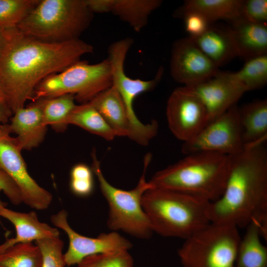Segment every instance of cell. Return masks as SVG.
I'll use <instances>...</instances> for the list:
<instances>
[{"instance_id": "1", "label": "cell", "mask_w": 267, "mask_h": 267, "mask_svg": "<svg viewBox=\"0 0 267 267\" xmlns=\"http://www.w3.org/2000/svg\"><path fill=\"white\" fill-rule=\"evenodd\" d=\"M93 52L92 45L80 39L50 43L26 35L17 27L4 29L0 84L13 114L32 100L34 89L44 79Z\"/></svg>"}, {"instance_id": "2", "label": "cell", "mask_w": 267, "mask_h": 267, "mask_svg": "<svg viewBox=\"0 0 267 267\" xmlns=\"http://www.w3.org/2000/svg\"><path fill=\"white\" fill-rule=\"evenodd\" d=\"M265 142L245 145L231 156L224 191L211 202V222L237 228L252 221L259 224L261 236L267 238V152Z\"/></svg>"}, {"instance_id": "3", "label": "cell", "mask_w": 267, "mask_h": 267, "mask_svg": "<svg viewBox=\"0 0 267 267\" xmlns=\"http://www.w3.org/2000/svg\"><path fill=\"white\" fill-rule=\"evenodd\" d=\"M231 160V156L216 153L186 155L156 172L148 181L153 187L179 191L213 202L224 191Z\"/></svg>"}, {"instance_id": "4", "label": "cell", "mask_w": 267, "mask_h": 267, "mask_svg": "<svg viewBox=\"0 0 267 267\" xmlns=\"http://www.w3.org/2000/svg\"><path fill=\"white\" fill-rule=\"evenodd\" d=\"M211 202L183 192L152 187L142 198V206L153 232L184 240L210 222Z\"/></svg>"}, {"instance_id": "5", "label": "cell", "mask_w": 267, "mask_h": 267, "mask_svg": "<svg viewBox=\"0 0 267 267\" xmlns=\"http://www.w3.org/2000/svg\"><path fill=\"white\" fill-rule=\"evenodd\" d=\"M93 16L86 0H40L16 27L36 39L61 43L79 39Z\"/></svg>"}, {"instance_id": "6", "label": "cell", "mask_w": 267, "mask_h": 267, "mask_svg": "<svg viewBox=\"0 0 267 267\" xmlns=\"http://www.w3.org/2000/svg\"><path fill=\"white\" fill-rule=\"evenodd\" d=\"M91 170L97 178L101 192L109 206L107 225L112 230H121L132 236L148 238L153 232L150 221L142 206L144 192L152 188L145 178L148 166L152 159L150 153L144 158V168L136 186L125 190L111 185L105 178L96 157L95 149L91 153Z\"/></svg>"}, {"instance_id": "7", "label": "cell", "mask_w": 267, "mask_h": 267, "mask_svg": "<svg viewBox=\"0 0 267 267\" xmlns=\"http://www.w3.org/2000/svg\"><path fill=\"white\" fill-rule=\"evenodd\" d=\"M111 86V69L107 58L95 64L80 60L41 81L34 90L32 100L70 94L83 104L90 102Z\"/></svg>"}, {"instance_id": "8", "label": "cell", "mask_w": 267, "mask_h": 267, "mask_svg": "<svg viewBox=\"0 0 267 267\" xmlns=\"http://www.w3.org/2000/svg\"><path fill=\"white\" fill-rule=\"evenodd\" d=\"M240 239L238 228L210 222L185 239L178 255L183 267H235Z\"/></svg>"}, {"instance_id": "9", "label": "cell", "mask_w": 267, "mask_h": 267, "mask_svg": "<svg viewBox=\"0 0 267 267\" xmlns=\"http://www.w3.org/2000/svg\"><path fill=\"white\" fill-rule=\"evenodd\" d=\"M244 147L239 107L236 104L209 123L193 138L183 142L181 151L186 155L212 152L233 156Z\"/></svg>"}, {"instance_id": "10", "label": "cell", "mask_w": 267, "mask_h": 267, "mask_svg": "<svg viewBox=\"0 0 267 267\" xmlns=\"http://www.w3.org/2000/svg\"><path fill=\"white\" fill-rule=\"evenodd\" d=\"M0 133V170L5 172L19 189L22 201L30 207L45 210L49 206L52 195L39 185L29 174L15 137L8 125H1Z\"/></svg>"}, {"instance_id": "11", "label": "cell", "mask_w": 267, "mask_h": 267, "mask_svg": "<svg viewBox=\"0 0 267 267\" xmlns=\"http://www.w3.org/2000/svg\"><path fill=\"white\" fill-rule=\"evenodd\" d=\"M166 114L170 131L183 142L193 138L209 124L203 103L185 86L178 87L171 93Z\"/></svg>"}, {"instance_id": "12", "label": "cell", "mask_w": 267, "mask_h": 267, "mask_svg": "<svg viewBox=\"0 0 267 267\" xmlns=\"http://www.w3.org/2000/svg\"><path fill=\"white\" fill-rule=\"evenodd\" d=\"M68 213L61 210L53 215L51 222L67 235L69 246L64 254L66 265L79 264L89 256L121 251H129L133 246L131 242L116 232L102 233L96 237L85 236L76 232L67 221Z\"/></svg>"}, {"instance_id": "13", "label": "cell", "mask_w": 267, "mask_h": 267, "mask_svg": "<svg viewBox=\"0 0 267 267\" xmlns=\"http://www.w3.org/2000/svg\"><path fill=\"white\" fill-rule=\"evenodd\" d=\"M134 43L131 38H125L112 43L108 49L112 79V86L120 94L124 103L128 118L134 119L136 115L134 102L139 94L153 89L161 80L164 68L161 66L154 78L149 80L133 79L127 76L124 70L127 55Z\"/></svg>"}, {"instance_id": "14", "label": "cell", "mask_w": 267, "mask_h": 267, "mask_svg": "<svg viewBox=\"0 0 267 267\" xmlns=\"http://www.w3.org/2000/svg\"><path fill=\"white\" fill-rule=\"evenodd\" d=\"M170 73L184 86L194 85L215 77L220 71L188 37L176 41L171 50Z\"/></svg>"}, {"instance_id": "15", "label": "cell", "mask_w": 267, "mask_h": 267, "mask_svg": "<svg viewBox=\"0 0 267 267\" xmlns=\"http://www.w3.org/2000/svg\"><path fill=\"white\" fill-rule=\"evenodd\" d=\"M185 87L196 94L203 103L208 114L209 123L236 105L246 92L242 87L221 71L214 77Z\"/></svg>"}, {"instance_id": "16", "label": "cell", "mask_w": 267, "mask_h": 267, "mask_svg": "<svg viewBox=\"0 0 267 267\" xmlns=\"http://www.w3.org/2000/svg\"><path fill=\"white\" fill-rule=\"evenodd\" d=\"M10 120L8 129L17 135L15 138L21 150L37 147L44 140L47 126L43 121L41 99L16 110Z\"/></svg>"}, {"instance_id": "17", "label": "cell", "mask_w": 267, "mask_h": 267, "mask_svg": "<svg viewBox=\"0 0 267 267\" xmlns=\"http://www.w3.org/2000/svg\"><path fill=\"white\" fill-rule=\"evenodd\" d=\"M0 217L11 222L16 230L15 237L7 239L0 245V253L17 243L32 242L44 238L59 236L58 229L41 222L35 211L22 213L2 207L0 208Z\"/></svg>"}, {"instance_id": "18", "label": "cell", "mask_w": 267, "mask_h": 267, "mask_svg": "<svg viewBox=\"0 0 267 267\" xmlns=\"http://www.w3.org/2000/svg\"><path fill=\"white\" fill-rule=\"evenodd\" d=\"M238 57L245 60L267 54V23L240 18L229 27Z\"/></svg>"}, {"instance_id": "19", "label": "cell", "mask_w": 267, "mask_h": 267, "mask_svg": "<svg viewBox=\"0 0 267 267\" xmlns=\"http://www.w3.org/2000/svg\"><path fill=\"white\" fill-rule=\"evenodd\" d=\"M189 37L218 68L238 56L229 27L210 24L202 34Z\"/></svg>"}, {"instance_id": "20", "label": "cell", "mask_w": 267, "mask_h": 267, "mask_svg": "<svg viewBox=\"0 0 267 267\" xmlns=\"http://www.w3.org/2000/svg\"><path fill=\"white\" fill-rule=\"evenodd\" d=\"M101 115L117 136H129L130 125L123 101L112 86L89 102Z\"/></svg>"}, {"instance_id": "21", "label": "cell", "mask_w": 267, "mask_h": 267, "mask_svg": "<svg viewBox=\"0 0 267 267\" xmlns=\"http://www.w3.org/2000/svg\"><path fill=\"white\" fill-rule=\"evenodd\" d=\"M242 0H188L177 10L176 17L188 12H195L204 16L209 23L226 20L232 23L241 17Z\"/></svg>"}, {"instance_id": "22", "label": "cell", "mask_w": 267, "mask_h": 267, "mask_svg": "<svg viewBox=\"0 0 267 267\" xmlns=\"http://www.w3.org/2000/svg\"><path fill=\"white\" fill-rule=\"evenodd\" d=\"M162 2L161 0H107V13L111 12L139 32L147 25L149 16Z\"/></svg>"}, {"instance_id": "23", "label": "cell", "mask_w": 267, "mask_h": 267, "mask_svg": "<svg viewBox=\"0 0 267 267\" xmlns=\"http://www.w3.org/2000/svg\"><path fill=\"white\" fill-rule=\"evenodd\" d=\"M244 145L265 142L267 137V100H259L239 108Z\"/></svg>"}, {"instance_id": "24", "label": "cell", "mask_w": 267, "mask_h": 267, "mask_svg": "<svg viewBox=\"0 0 267 267\" xmlns=\"http://www.w3.org/2000/svg\"><path fill=\"white\" fill-rule=\"evenodd\" d=\"M259 226L253 221L240 239L235 267H267V247L262 242Z\"/></svg>"}, {"instance_id": "25", "label": "cell", "mask_w": 267, "mask_h": 267, "mask_svg": "<svg viewBox=\"0 0 267 267\" xmlns=\"http://www.w3.org/2000/svg\"><path fill=\"white\" fill-rule=\"evenodd\" d=\"M65 124L78 126L108 141L117 136L101 115L89 102L76 105L66 118Z\"/></svg>"}, {"instance_id": "26", "label": "cell", "mask_w": 267, "mask_h": 267, "mask_svg": "<svg viewBox=\"0 0 267 267\" xmlns=\"http://www.w3.org/2000/svg\"><path fill=\"white\" fill-rule=\"evenodd\" d=\"M223 73L246 91L260 89L267 83V54L245 60L243 66L237 72Z\"/></svg>"}, {"instance_id": "27", "label": "cell", "mask_w": 267, "mask_h": 267, "mask_svg": "<svg viewBox=\"0 0 267 267\" xmlns=\"http://www.w3.org/2000/svg\"><path fill=\"white\" fill-rule=\"evenodd\" d=\"M41 99L44 124L57 132L65 131L67 127L65 120L77 105L74 96L67 94Z\"/></svg>"}, {"instance_id": "28", "label": "cell", "mask_w": 267, "mask_h": 267, "mask_svg": "<svg viewBox=\"0 0 267 267\" xmlns=\"http://www.w3.org/2000/svg\"><path fill=\"white\" fill-rule=\"evenodd\" d=\"M0 267H42L40 249L32 242L15 244L0 253Z\"/></svg>"}, {"instance_id": "29", "label": "cell", "mask_w": 267, "mask_h": 267, "mask_svg": "<svg viewBox=\"0 0 267 267\" xmlns=\"http://www.w3.org/2000/svg\"><path fill=\"white\" fill-rule=\"evenodd\" d=\"M40 0H0V27H16L30 13Z\"/></svg>"}, {"instance_id": "30", "label": "cell", "mask_w": 267, "mask_h": 267, "mask_svg": "<svg viewBox=\"0 0 267 267\" xmlns=\"http://www.w3.org/2000/svg\"><path fill=\"white\" fill-rule=\"evenodd\" d=\"M78 267H133L134 260L128 251L96 254L86 257Z\"/></svg>"}, {"instance_id": "31", "label": "cell", "mask_w": 267, "mask_h": 267, "mask_svg": "<svg viewBox=\"0 0 267 267\" xmlns=\"http://www.w3.org/2000/svg\"><path fill=\"white\" fill-rule=\"evenodd\" d=\"M42 257V267H65L62 253L64 243L59 236L47 237L35 241Z\"/></svg>"}, {"instance_id": "32", "label": "cell", "mask_w": 267, "mask_h": 267, "mask_svg": "<svg viewBox=\"0 0 267 267\" xmlns=\"http://www.w3.org/2000/svg\"><path fill=\"white\" fill-rule=\"evenodd\" d=\"M93 172L88 165L81 163L75 165L70 172V187L77 196L86 197L94 189Z\"/></svg>"}, {"instance_id": "33", "label": "cell", "mask_w": 267, "mask_h": 267, "mask_svg": "<svg viewBox=\"0 0 267 267\" xmlns=\"http://www.w3.org/2000/svg\"><path fill=\"white\" fill-rule=\"evenodd\" d=\"M241 13L242 18L248 21L258 23H267V0H242Z\"/></svg>"}, {"instance_id": "34", "label": "cell", "mask_w": 267, "mask_h": 267, "mask_svg": "<svg viewBox=\"0 0 267 267\" xmlns=\"http://www.w3.org/2000/svg\"><path fill=\"white\" fill-rule=\"evenodd\" d=\"M178 17L184 19L185 30L190 37L202 34L210 25L204 16L195 12L184 13Z\"/></svg>"}, {"instance_id": "35", "label": "cell", "mask_w": 267, "mask_h": 267, "mask_svg": "<svg viewBox=\"0 0 267 267\" xmlns=\"http://www.w3.org/2000/svg\"><path fill=\"white\" fill-rule=\"evenodd\" d=\"M0 189L15 205L22 201L21 192L13 180L3 171L0 170Z\"/></svg>"}, {"instance_id": "36", "label": "cell", "mask_w": 267, "mask_h": 267, "mask_svg": "<svg viewBox=\"0 0 267 267\" xmlns=\"http://www.w3.org/2000/svg\"><path fill=\"white\" fill-rule=\"evenodd\" d=\"M12 115L8 97L0 84V125L6 124Z\"/></svg>"}, {"instance_id": "37", "label": "cell", "mask_w": 267, "mask_h": 267, "mask_svg": "<svg viewBox=\"0 0 267 267\" xmlns=\"http://www.w3.org/2000/svg\"><path fill=\"white\" fill-rule=\"evenodd\" d=\"M3 30L4 29H2L0 27V49L1 48V47L2 46V44L3 43Z\"/></svg>"}, {"instance_id": "38", "label": "cell", "mask_w": 267, "mask_h": 267, "mask_svg": "<svg viewBox=\"0 0 267 267\" xmlns=\"http://www.w3.org/2000/svg\"><path fill=\"white\" fill-rule=\"evenodd\" d=\"M0 191H1V190L0 189ZM6 205H7V203L3 202L0 198V208L2 207H6ZM0 223H1L0 220Z\"/></svg>"}, {"instance_id": "39", "label": "cell", "mask_w": 267, "mask_h": 267, "mask_svg": "<svg viewBox=\"0 0 267 267\" xmlns=\"http://www.w3.org/2000/svg\"><path fill=\"white\" fill-rule=\"evenodd\" d=\"M1 125H0V133L1 132Z\"/></svg>"}]
</instances>
